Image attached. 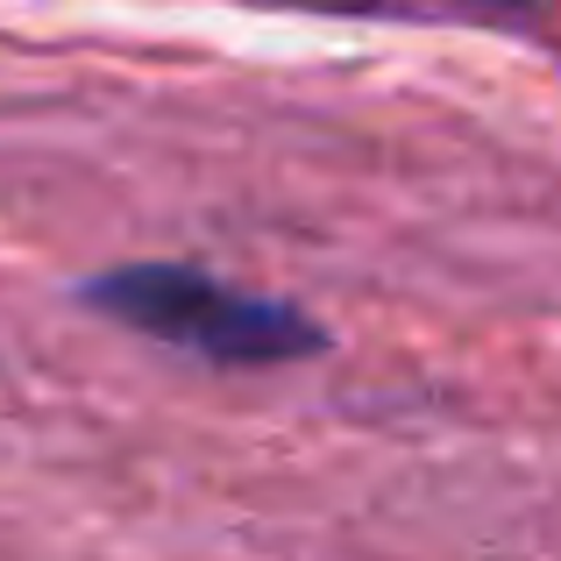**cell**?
Wrapping results in <instances>:
<instances>
[{
  "label": "cell",
  "instance_id": "6da1fadb",
  "mask_svg": "<svg viewBox=\"0 0 561 561\" xmlns=\"http://www.w3.org/2000/svg\"><path fill=\"white\" fill-rule=\"evenodd\" d=\"M85 306L164 348L228 363V370L299 363L328 348V328L313 313H299L285 299H263V291H242L228 277L199 271V263H122V271H100V277H85Z\"/></svg>",
  "mask_w": 561,
  "mask_h": 561
},
{
  "label": "cell",
  "instance_id": "7a4b0ae2",
  "mask_svg": "<svg viewBox=\"0 0 561 561\" xmlns=\"http://www.w3.org/2000/svg\"><path fill=\"white\" fill-rule=\"evenodd\" d=\"M334 14H391V22H534V0H306Z\"/></svg>",
  "mask_w": 561,
  "mask_h": 561
}]
</instances>
